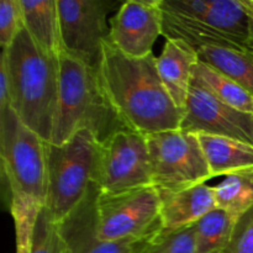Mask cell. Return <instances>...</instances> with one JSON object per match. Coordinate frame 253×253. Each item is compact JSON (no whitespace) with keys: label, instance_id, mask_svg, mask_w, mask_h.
<instances>
[{"label":"cell","instance_id":"obj_15","mask_svg":"<svg viewBox=\"0 0 253 253\" xmlns=\"http://www.w3.org/2000/svg\"><path fill=\"white\" fill-rule=\"evenodd\" d=\"M198 61V52L194 47L174 39L166 40L162 53L156 59L158 74L183 115L192 84L193 69Z\"/></svg>","mask_w":253,"mask_h":253},{"label":"cell","instance_id":"obj_19","mask_svg":"<svg viewBox=\"0 0 253 253\" xmlns=\"http://www.w3.org/2000/svg\"><path fill=\"white\" fill-rule=\"evenodd\" d=\"M239 219L215 208L193 225L195 253H225Z\"/></svg>","mask_w":253,"mask_h":253},{"label":"cell","instance_id":"obj_10","mask_svg":"<svg viewBox=\"0 0 253 253\" xmlns=\"http://www.w3.org/2000/svg\"><path fill=\"white\" fill-rule=\"evenodd\" d=\"M95 183L100 192L105 194L152 187L146 136L123 128L101 142Z\"/></svg>","mask_w":253,"mask_h":253},{"label":"cell","instance_id":"obj_26","mask_svg":"<svg viewBox=\"0 0 253 253\" xmlns=\"http://www.w3.org/2000/svg\"><path fill=\"white\" fill-rule=\"evenodd\" d=\"M10 108V83L6 67L0 61V111Z\"/></svg>","mask_w":253,"mask_h":253},{"label":"cell","instance_id":"obj_3","mask_svg":"<svg viewBox=\"0 0 253 253\" xmlns=\"http://www.w3.org/2000/svg\"><path fill=\"white\" fill-rule=\"evenodd\" d=\"M10 83V109L27 128L51 142L59 96V61L44 53L22 29L1 51Z\"/></svg>","mask_w":253,"mask_h":253},{"label":"cell","instance_id":"obj_14","mask_svg":"<svg viewBox=\"0 0 253 253\" xmlns=\"http://www.w3.org/2000/svg\"><path fill=\"white\" fill-rule=\"evenodd\" d=\"M160 195L162 230L158 236L193 226L216 208L212 187L205 183L179 192H160Z\"/></svg>","mask_w":253,"mask_h":253},{"label":"cell","instance_id":"obj_6","mask_svg":"<svg viewBox=\"0 0 253 253\" xmlns=\"http://www.w3.org/2000/svg\"><path fill=\"white\" fill-rule=\"evenodd\" d=\"M100 142L88 130L74 133L67 142H46L47 200L52 219L62 222L96 182Z\"/></svg>","mask_w":253,"mask_h":253},{"label":"cell","instance_id":"obj_1","mask_svg":"<svg viewBox=\"0 0 253 253\" xmlns=\"http://www.w3.org/2000/svg\"><path fill=\"white\" fill-rule=\"evenodd\" d=\"M156 59L153 53L142 58L125 56L106 39L98 66L101 88L123 125L145 136L179 130L183 120L158 74Z\"/></svg>","mask_w":253,"mask_h":253},{"label":"cell","instance_id":"obj_17","mask_svg":"<svg viewBox=\"0 0 253 253\" xmlns=\"http://www.w3.org/2000/svg\"><path fill=\"white\" fill-rule=\"evenodd\" d=\"M197 136L212 178L253 168V145L225 136Z\"/></svg>","mask_w":253,"mask_h":253},{"label":"cell","instance_id":"obj_13","mask_svg":"<svg viewBox=\"0 0 253 253\" xmlns=\"http://www.w3.org/2000/svg\"><path fill=\"white\" fill-rule=\"evenodd\" d=\"M99 187L93 182L81 204L59 222V229L71 253H135L147 241L108 242L96 235V198ZM150 241V240H148Z\"/></svg>","mask_w":253,"mask_h":253},{"label":"cell","instance_id":"obj_2","mask_svg":"<svg viewBox=\"0 0 253 253\" xmlns=\"http://www.w3.org/2000/svg\"><path fill=\"white\" fill-rule=\"evenodd\" d=\"M0 163L2 195L14 219L16 253H29L35 222L46 207V142L10 108L0 111Z\"/></svg>","mask_w":253,"mask_h":253},{"label":"cell","instance_id":"obj_21","mask_svg":"<svg viewBox=\"0 0 253 253\" xmlns=\"http://www.w3.org/2000/svg\"><path fill=\"white\" fill-rule=\"evenodd\" d=\"M216 208L239 219L253 207V168L225 175V179L212 187Z\"/></svg>","mask_w":253,"mask_h":253},{"label":"cell","instance_id":"obj_28","mask_svg":"<svg viewBox=\"0 0 253 253\" xmlns=\"http://www.w3.org/2000/svg\"><path fill=\"white\" fill-rule=\"evenodd\" d=\"M141 247H142V246H141ZM141 247H140V249H141ZM140 249H138V250H137V251H136L135 253H138V251H140Z\"/></svg>","mask_w":253,"mask_h":253},{"label":"cell","instance_id":"obj_8","mask_svg":"<svg viewBox=\"0 0 253 253\" xmlns=\"http://www.w3.org/2000/svg\"><path fill=\"white\" fill-rule=\"evenodd\" d=\"M147 138L153 187L179 192L212 179L199 138L179 130L151 133Z\"/></svg>","mask_w":253,"mask_h":253},{"label":"cell","instance_id":"obj_24","mask_svg":"<svg viewBox=\"0 0 253 253\" xmlns=\"http://www.w3.org/2000/svg\"><path fill=\"white\" fill-rule=\"evenodd\" d=\"M24 29L21 0H1L0 2V46L9 48Z\"/></svg>","mask_w":253,"mask_h":253},{"label":"cell","instance_id":"obj_25","mask_svg":"<svg viewBox=\"0 0 253 253\" xmlns=\"http://www.w3.org/2000/svg\"><path fill=\"white\" fill-rule=\"evenodd\" d=\"M225 253H253V207L236 221Z\"/></svg>","mask_w":253,"mask_h":253},{"label":"cell","instance_id":"obj_20","mask_svg":"<svg viewBox=\"0 0 253 253\" xmlns=\"http://www.w3.org/2000/svg\"><path fill=\"white\" fill-rule=\"evenodd\" d=\"M198 58L231 78L253 95V54L222 47L197 49Z\"/></svg>","mask_w":253,"mask_h":253},{"label":"cell","instance_id":"obj_4","mask_svg":"<svg viewBox=\"0 0 253 253\" xmlns=\"http://www.w3.org/2000/svg\"><path fill=\"white\" fill-rule=\"evenodd\" d=\"M162 36L195 49L222 47L251 53L252 17L246 0H161Z\"/></svg>","mask_w":253,"mask_h":253},{"label":"cell","instance_id":"obj_5","mask_svg":"<svg viewBox=\"0 0 253 253\" xmlns=\"http://www.w3.org/2000/svg\"><path fill=\"white\" fill-rule=\"evenodd\" d=\"M58 61V109L49 143L62 145L81 130L90 131L101 143L116 131L126 128L101 88L98 69L66 53H62Z\"/></svg>","mask_w":253,"mask_h":253},{"label":"cell","instance_id":"obj_23","mask_svg":"<svg viewBox=\"0 0 253 253\" xmlns=\"http://www.w3.org/2000/svg\"><path fill=\"white\" fill-rule=\"evenodd\" d=\"M138 253H195L194 227L189 226L145 242Z\"/></svg>","mask_w":253,"mask_h":253},{"label":"cell","instance_id":"obj_22","mask_svg":"<svg viewBox=\"0 0 253 253\" xmlns=\"http://www.w3.org/2000/svg\"><path fill=\"white\" fill-rule=\"evenodd\" d=\"M29 253H71L58 222L52 219L46 207L35 222Z\"/></svg>","mask_w":253,"mask_h":253},{"label":"cell","instance_id":"obj_11","mask_svg":"<svg viewBox=\"0 0 253 253\" xmlns=\"http://www.w3.org/2000/svg\"><path fill=\"white\" fill-rule=\"evenodd\" d=\"M180 130L225 136L253 145V115L236 110L192 79Z\"/></svg>","mask_w":253,"mask_h":253},{"label":"cell","instance_id":"obj_12","mask_svg":"<svg viewBox=\"0 0 253 253\" xmlns=\"http://www.w3.org/2000/svg\"><path fill=\"white\" fill-rule=\"evenodd\" d=\"M162 30L161 0H127L110 19L109 40L125 56L142 58L152 53Z\"/></svg>","mask_w":253,"mask_h":253},{"label":"cell","instance_id":"obj_27","mask_svg":"<svg viewBox=\"0 0 253 253\" xmlns=\"http://www.w3.org/2000/svg\"><path fill=\"white\" fill-rule=\"evenodd\" d=\"M246 4L249 6L250 11H251V17H252V41H251V52L253 54V0H246Z\"/></svg>","mask_w":253,"mask_h":253},{"label":"cell","instance_id":"obj_9","mask_svg":"<svg viewBox=\"0 0 253 253\" xmlns=\"http://www.w3.org/2000/svg\"><path fill=\"white\" fill-rule=\"evenodd\" d=\"M121 4L115 0H57L62 51L98 69L103 42L110 36L108 14Z\"/></svg>","mask_w":253,"mask_h":253},{"label":"cell","instance_id":"obj_7","mask_svg":"<svg viewBox=\"0 0 253 253\" xmlns=\"http://www.w3.org/2000/svg\"><path fill=\"white\" fill-rule=\"evenodd\" d=\"M161 195L156 187H143L119 194L99 189L96 198V235L108 242L148 241L161 234Z\"/></svg>","mask_w":253,"mask_h":253},{"label":"cell","instance_id":"obj_16","mask_svg":"<svg viewBox=\"0 0 253 253\" xmlns=\"http://www.w3.org/2000/svg\"><path fill=\"white\" fill-rule=\"evenodd\" d=\"M24 27L46 54L59 59L63 53L57 0H21Z\"/></svg>","mask_w":253,"mask_h":253},{"label":"cell","instance_id":"obj_18","mask_svg":"<svg viewBox=\"0 0 253 253\" xmlns=\"http://www.w3.org/2000/svg\"><path fill=\"white\" fill-rule=\"evenodd\" d=\"M193 79L227 105L253 115L252 94L221 72L198 61L193 69Z\"/></svg>","mask_w":253,"mask_h":253}]
</instances>
